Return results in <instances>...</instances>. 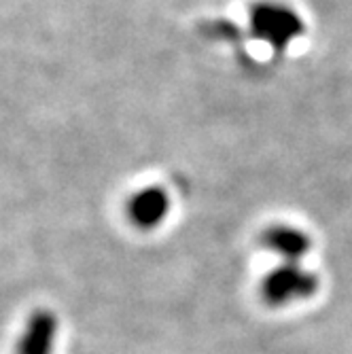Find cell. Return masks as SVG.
Listing matches in <instances>:
<instances>
[{
	"mask_svg": "<svg viewBox=\"0 0 352 354\" xmlns=\"http://www.w3.org/2000/svg\"><path fill=\"white\" fill-rule=\"evenodd\" d=\"M316 291V278L304 272L297 263H286L272 272L263 284V297L274 306H284L295 299H304Z\"/></svg>",
	"mask_w": 352,
	"mask_h": 354,
	"instance_id": "1",
	"label": "cell"
},
{
	"mask_svg": "<svg viewBox=\"0 0 352 354\" xmlns=\"http://www.w3.org/2000/svg\"><path fill=\"white\" fill-rule=\"evenodd\" d=\"M252 28L268 41L278 47H284L302 32V21L295 13L282 7H257L252 13Z\"/></svg>",
	"mask_w": 352,
	"mask_h": 354,
	"instance_id": "2",
	"label": "cell"
},
{
	"mask_svg": "<svg viewBox=\"0 0 352 354\" xmlns=\"http://www.w3.org/2000/svg\"><path fill=\"white\" fill-rule=\"evenodd\" d=\"M57 318L49 310H37L17 342V354H53Z\"/></svg>",
	"mask_w": 352,
	"mask_h": 354,
	"instance_id": "3",
	"label": "cell"
},
{
	"mask_svg": "<svg viewBox=\"0 0 352 354\" xmlns=\"http://www.w3.org/2000/svg\"><path fill=\"white\" fill-rule=\"evenodd\" d=\"M168 196L162 189H145L138 191L136 196L127 204V214H130V221L136 225V227L149 230L155 227L164 221L166 212H168Z\"/></svg>",
	"mask_w": 352,
	"mask_h": 354,
	"instance_id": "4",
	"label": "cell"
},
{
	"mask_svg": "<svg viewBox=\"0 0 352 354\" xmlns=\"http://www.w3.org/2000/svg\"><path fill=\"white\" fill-rule=\"evenodd\" d=\"M263 244L272 252H278L282 259H286L289 263H297L310 248V238L299 230L284 227L282 225V227H272L266 232Z\"/></svg>",
	"mask_w": 352,
	"mask_h": 354,
	"instance_id": "5",
	"label": "cell"
}]
</instances>
